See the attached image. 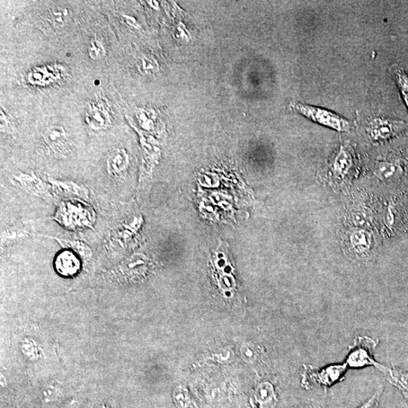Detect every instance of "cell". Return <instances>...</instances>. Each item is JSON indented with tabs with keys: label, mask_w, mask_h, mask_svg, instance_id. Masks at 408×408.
Masks as SVG:
<instances>
[{
	"label": "cell",
	"mask_w": 408,
	"mask_h": 408,
	"mask_svg": "<svg viewBox=\"0 0 408 408\" xmlns=\"http://www.w3.org/2000/svg\"><path fill=\"white\" fill-rule=\"evenodd\" d=\"M375 244V236L367 228H350L343 235L344 251L354 261L368 260L374 253Z\"/></svg>",
	"instance_id": "6da1fadb"
},
{
	"label": "cell",
	"mask_w": 408,
	"mask_h": 408,
	"mask_svg": "<svg viewBox=\"0 0 408 408\" xmlns=\"http://www.w3.org/2000/svg\"><path fill=\"white\" fill-rule=\"evenodd\" d=\"M292 107L308 119L337 132H349L352 129L351 121L329 110L298 102Z\"/></svg>",
	"instance_id": "7a4b0ae2"
},
{
	"label": "cell",
	"mask_w": 408,
	"mask_h": 408,
	"mask_svg": "<svg viewBox=\"0 0 408 408\" xmlns=\"http://www.w3.org/2000/svg\"><path fill=\"white\" fill-rule=\"evenodd\" d=\"M378 344V340H372L370 337H358L354 345L350 347V352L347 359V365L352 368H361L367 366H375L381 371L385 368L377 363L372 353Z\"/></svg>",
	"instance_id": "3957f363"
},
{
	"label": "cell",
	"mask_w": 408,
	"mask_h": 408,
	"mask_svg": "<svg viewBox=\"0 0 408 408\" xmlns=\"http://www.w3.org/2000/svg\"><path fill=\"white\" fill-rule=\"evenodd\" d=\"M407 127L404 120L379 117L368 123L366 131L372 143H381L402 135Z\"/></svg>",
	"instance_id": "277c9868"
},
{
	"label": "cell",
	"mask_w": 408,
	"mask_h": 408,
	"mask_svg": "<svg viewBox=\"0 0 408 408\" xmlns=\"http://www.w3.org/2000/svg\"><path fill=\"white\" fill-rule=\"evenodd\" d=\"M347 369V363L324 368L307 366L305 368L303 383L307 387L312 385L329 387L343 379Z\"/></svg>",
	"instance_id": "5b68a950"
},
{
	"label": "cell",
	"mask_w": 408,
	"mask_h": 408,
	"mask_svg": "<svg viewBox=\"0 0 408 408\" xmlns=\"http://www.w3.org/2000/svg\"><path fill=\"white\" fill-rule=\"evenodd\" d=\"M407 164V159L393 157L377 162L374 172L379 180L384 182H393L402 178L406 171Z\"/></svg>",
	"instance_id": "8992f818"
},
{
	"label": "cell",
	"mask_w": 408,
	"mask_h": 408,
	"mask_svg": "<svg viewBox=\"0 0 408 408\" xmlns=\"http://www.w3.org/2000/svg\"><path fill=\"white\" fill-rule=\"evenodd\" d=\"M354 156L350 148L340 146L331 163V168L333 175L339 180H344L349 176L354 167Z\"/></svg>",
	"instance_id": "52a82bcc"
},
{
	"label": "cell",
	"mask_w": 408,
	"mask_h": 408,
	"mask_svg": "<svg viewBox=\"0 0 408 408\" xmlns=\"http://www.w3.org/2000/svg\"><path fill=\"white\" fill-rule=\"evenodd\" d=\"M79 262L72 253L65 251L61 253L56 260L57 271L64 276H72L79 270Z\"/></svg>",
	"instance_id": "ba28073f"
},
{
	"label": "cell",
	"mask_w": 408,
	"mask_h": 408,
	"mask_svg": "<svg viewBox=\"0 0 408 408\" xmlns=\"http://www.w3.org/2000/svg\"><path fill=\"white\" fill-rule=\"evenodd\" d=\"M390 74L392 75L400 91L403 101L408 110V74L405 70L397 64L393 65L389 69Z\"/></svg>",
	"instance_id": "9c48e42d"
},
{
	"label": "cell",
	"mask_w": 408,
	"mask_h": 408,
	"mask_svg": "<svg viewBox=\"0 0 408 408\" xmlns=\"http://www.w3.org/2000/svg\"><path fill=\"white\" fill-rule=\"evenodd\" d=\"M390 383L400 389L408 396V372L398 368H385L383 371Z\"/></svg>",
	"instance_id": "30bf717a"
},
{
	"label": "cell",
	"mask_w": 408,
	"mask_h": 408,
	"mask_svg": "<svg viewBox=\"0 0 408 408\" xmlns=\"http://www.w3.org/2000/svg\"><path fill=\"white\" fill-rule=\"evenodd\" d=\"M59 394V388L54 384L45 386L42 392L43 400L46 402L55 401Z\"/></svg>",
	"instance_id": "8fae6325"
},
{
	"label": "cell",
	"mask_w": 408,
	"mask_h": 408,
	"mask_svg": "<svg viewBox=\"0 0 408 408\" xmlns=\"http://www.w3.org/2000/svg\"><path fill=\"white\" fill-rule=\"evenodd\" d=\"M91 56L93 59L102 58L105 54L104 49L100 42L94 40L91 42L90 48H88Z\"/></svg>",
	"instance_id": "7c38bea8"
},
{
	"label": "cell",
	"mask_w": 408,
	"mask_h": 408,
	"mask_svg": "<svg viewBox=\"0 0 408 408\" xmlns=\"http://www.w3.org/2000/svg\"><path fill=\"white\" fill-rule=\"evenodd\" d=\"M378 394L375 395L368 402L363 403L358 408H375L377 405Z\"/></svg>",
	"instance_id": "4fadbf2b"
},
{
	"label": "cell",
	"mask_w": 408,
	"mask_h": 408,
	"mask_svg": "<svg viewBox=\"0 0 408 408\" xmlns=\"http://www.w3.org/2000/svg\"><path fill=\"white\" fill-rule=\"evenodd\" d=\"M78 402L75 400L68 402L62 408H78Z\"/></svg>",
	"instance_id": "5bb4252c"
},
{
	"label": "cell",
	"mask_w": 408,
	"mask_h": 408,
	"mask_svg": "<svg viewBox=\"0 0 408 408\" xmlns=\"http://www.w3.org/2000/svg\"><path fill=\"white\" fill-rule=\"evenodd\" d=\"M308 408H321V407H309Z\"/></svg>",
	"instance_id": "9a60e30c"
}]
</instances>
